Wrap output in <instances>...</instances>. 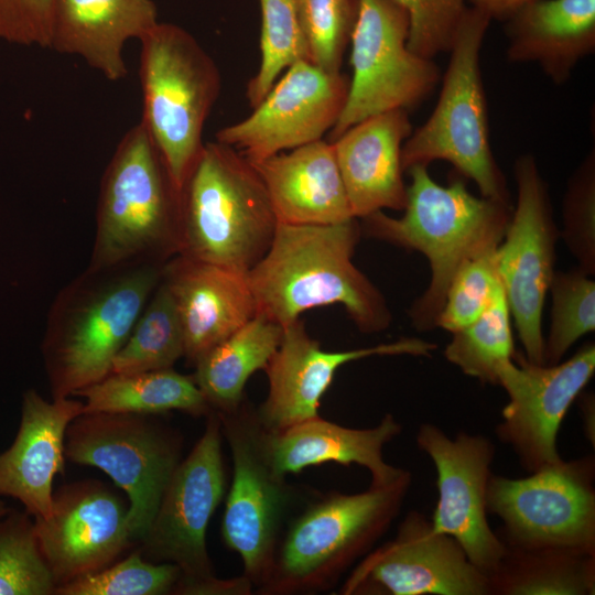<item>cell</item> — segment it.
Wrapping results in <instances>:
<instances>
[{
	"mask_svg": "<svg viewBox=\"0 0 595 595\" xmlns=\"http://www.w3.org/2000/svg\"><path fill=\"white\" fill-rule=\"evenodd\" d=\"M40 551L56 587L110 565L130 545L128 508L96 480L53 493L48 518H34Z\"/></svg>",
	"mask_w": 595,
	"mask_h": 595,
	"instance_id": "cell-19",
	"label": "cell"
},
{
	"mask_svg": "<svg viewBox=\"0 0 595 595\" xmlns=\"http://www.w3.org/2000/svg\"><path fill=\"white\" fill-rule=\"evenodd\" d=\"M505 22L507 58L538 63L558 85L595 51V0H533Z\"/></svg>",
	"mask_w": 595,
	"mask_h": 595,
	"instance_id": "cell-27",
	"label": "cell"
},
{
	"mask_svg": "<svg viewBox=\"0 0 595 595\" xmlns=\"http://www.w3.org/2000/svg\"><path fill=\"white\" fill-rule=\"evenodd\" d=\"M594 371V343L555 365H537L516 353L513 359L500 365L498 385L509 401L496 434L511 446L527 472L562 461L556 446L560 425Z\"/></svg>",
	"mask_w": 595,
	"mask_h": 595,
	"instance_id": "cell-16",
	"label": "cell"
},
{
	"mask_svg": "<svg viewBox=\"0 0 595 595\" xmlns=\"http://www.w3.org/2000/svg\"><path fill=\"white\" fill-rule=\"evenodd\" d=\"M562 237L578 268L595 271V153L592 151L569 180L563 197Z\"/></svg>",
	"mask_w": 595,
	"mask_h": 595,
	"instance_id": "cell-39",
	"label": "cell"
},
{
	"mask_svg": "<svg viewBox=\"0 0 595 595\" xmlns=\"http://www.w3.org/2000/svg\"><path fill=\"white\" fill-rule=\"evenodd\" d=\"M411 480L405 470L390 484L357 494L333 491L310 504L280 539L259 593L309 594L333 587L389 529Z\"/></svg>",
	"mask_w": 595,
	"mask_h": 595,
	"instance_id": "cell-6",
	"label": "cell"
},
{
	"mask_svg": "<svg viewBox=\"0 0 595 595\" xmlns=\"http://www.w3.org/2000/svg\"><path fill=\"white\" fill-rule=\"evenodd\" d=\"M184 336V357H199L231 335L257 313L247 275L224 267L175 255L162 267Z\"/></svg>",
	"mask_w": 595,
	"mask_h": 595,
	"instance_id": "cell-21",
	"label": "cell"
},
{
	"mask_svg": "<svg viewBox=\"0 0 595 595\" xmlns=\"http://www.w3.org/2000/svg\"><path fill=\"white\" fill-rule=\"evenodd\" d=\"M9 511L0 519V595H51L56 583L40 551L34 520Z\"/></svg>",
	"mask_w": 595,
	"mask_h": 595,
	"instance_id": "cell-34",
	"label": "cell"
},
{
	"mask_svg": "<svg viewBox=\"0 0 595 595\" xmlns=\"http://www.w3.org/2000/svg\"><path fill=\"white\" fill-rule=\"evenodd\" d=\"M282 335L283 326L257 313L198 358L193 379L213 411L230 413L240 407L248 379L267 368Z\"/></svg>",
	"mask_w": 595,
	"mask_h": 595,
	"instance_id": "cell-28",
	"label": "cell"
},
{
	"mask_svg": "<svg viewBox=\"0 0 595 595\" xmlns=\"http://www.w3.org/2000/svg\"><path fill=\"white\" fill-rule=\"evenodd\" d=\"M9 511L10 509L7 507V505L2 500H0V519L4 517Z\"/></svg>",
	"mask_w": 595,
	"mask_h": 595,
	"instance_id": "cell-44",
	"label": "cell"
},
{
	"mask_svg": "<svg viewBox=\"0 0 595 595\" xmlns=\"http://www.w3.org/2000/svg\"><path fill=\"white\" fill-rule=\"evenodd\" d=\"M349 77L310 61L290 66L245 119L221 128L216 141L261 160L323 139L339 118Z\"/></svg>",
	"mask_w": 595,
	"mask_h": 595,
	"instance_id": "cell-18",
	"label": "cell"
},
{
	"mask_svg": "<svg viewBox=\"0 0 595 595\" xmlns=\"http://www.w3.org/2000/svg\"><path fill=\"white\" fill-rule=\"evenodd\" d=\"M472 7L486 13L490 20L506 21L517 10L533 0H467Z\"/></svg>",
	"mask_w": 595,
	"mask_h": 595,
	"instance_id": "cell-42",
	"label": "cell"
},
{
	"mask_svg": "<svg viewBox=\"0 0 595 595\" xmlns=\"http://www.w3.org/2000/svg\"><path fill=\"white\" fill-rule=\"evenodd\" d=\"M489 578L495 595H591L595 591V552L506 547Z\"/></svg>",
	"mask_w": 595,
	"mask_h": 595,
	"instance_id": "cell-30",
	"label": "cell"
},
{
	"mask_svg": "<svg viewBox=\"0 0 595 595\" xmlns=\"http://www.w3.org/2000/svg\"><path fill=\"white\" fill-rule=\"evenodd\" d=\"M181 191L145 127L118 143L100 180L87 268L164 263L180 252Z\"/></svg>",
	"mask_w": 595,
	"mask_h": 595,
	"instance_id": "cell-4",
	"label": "cell"
},
{
	"mask_svg": "<svg viewBox=\"0 0 595 595\" xmlns=\"http://www.w3.org/2000/svg\"><path fill=\"white\" fill-rule=\"evenodd\" d=\"M55 0H0V41L50 48Z\"/></svg>",
	"mask_w": 595,
	"mask_h": 595,
	"instance_id": "cell-41",
	"label": "cell"
},
{
	"mask_svg": "<svg viewBox=\"0 0 595 595\" xmlns=\"http://www.w3.org/2000/svg\"><path fill=\"white\" fill-rule=\"evenodd\" d=\"M595 461H561L524 478L491 475L487 510L504 522L502 540L516 549L563 548L595 552Z\"/></svg>",
	"mask_w": 595,
	"mask_h": 595,
	"instance_id": "cell-11",
	"label": "cell"
},
{
	"mask_svg": "<svg viewBox=\"0 0 595 595\" xmlns=\"http://www.w3.org/2000/svg\"><path fill=\"white\" fill-rule=\"evenodd\" d=\"M496 249L467 261L456 272L439 314L437 327L453 334L472 323L487 307L500 283Z\"/></svg>",
	"mask_w": 595,
	"mask_h": 595,
	"instance_id": "cell-38",
	"label": "cell"
},
{
	"mask_svg": "<svg viewBox=\"0 0 595 595\" xmlns=\"http://www.w3.org/2000/svg\"><path fill=\"white\" fill-rule=\"evenodd\" d=\"M409 17L408 47L415 54L433 60L450 52L467 0H392Z\"/></svg>",
	"mask_w": 595,
	"mask_h": 595,
	"instance_id": "cell-40",
	"label": "cell"
},
{
	"mask_svg": "<svg viewBox=\"0 0 595 595\" xmlns=\"http://www.w3.org/2000/svg\"><path fill=\"white\" fill-rule=\"evenodd\" d=\"M217 414L234 465L221 537L241 558L244 575L259 588L271 570L293 493L270 462L256 409L242 402L234 412Z\"/></svg>",
	"mask_w": 595,
	"mask_h": 595,
	"instance_id": "cell-13",
	"label": "cell"
},
{
	"mask_svg": "<svg viewBox=\"0 0 595 595\" xmlns=\"http://www.w3.org/2000/svg\"><path fill=\"white\" fill-rule=\"evenodd\" d=\"M180 577L175 564L144 561L141 551H137L113 565L57 586L54 594L163 595L174 593Z\"/></svg>",
	"mask_w": 595,
	"mask_h": 595,
	"instance_id": "cell-36",
	"label": "cell"
},
{
	"mask_svg": "<svg viewBox=\"0 0 595 595\" xmlns=\"http://www.w3.org/2000/svg\"><path fill=\"white\" fill-rule=\"evenodd\" d=\"M278 225L255 167L236 149L207 142L181 188L180 252L247 274Z\"/></svg>",
	"mask_w": 595,
	"mask_h": 595,
	"instance_id": "cell-5",
	"label": "cell"
},
{
	"mask_svg": "<svg viewBox=\"0 0 595 595\" xmlns=\"http://www.w3.org/2000/svg\"><path fill=\"white\" fill-rule=\"evenodd\" d=\"M83 410L84 402L71 397L48 402L33 389L24 392L17 436L0 453V496L18 499L34 518L51 516L53 478L65 468V433Z\"/></svg>",
	"mask_w": 595,
	"mask_h": 595,
	"instance_id": "cell-22",
	"label": "cell"
},
{
	"mask_svg": "<svg viewBox=\"0 0 595 595\" xmlns=\"http://www.w3.org/2000/svg\"><path fill=\"white\" fill-rule=\"evenodd\" d=\"M342 595H490V578L451 536L411 510L393 539L353 569Z\"/></svg>",
	"mask_w": 595,
	"mask_h": 595,
	"instance_id": "cell-15",
	"label": "cell"
},
{
	"mask_svg": "<svg viewBox=\"0 0 595 595\" xmlns=\"http://www.w3.org/2000/svg\"><path fill=\"white\" fill-rule=\"evenodd\" d=\"M412 131L408 111L393 109L359 121L331 142L355 218L404 209L401 149Z\"/></svg>",
	"mask_w": 595,
	"mask_h": 595,
	"instance_id": "cell-23",
	"label": "cell"
},
{
	"mask_svg": "<svg viewBox=\"0 0 595 595\" xmlns=\"http://www.w3.org/2000/svg\"><path fill=\"white\" fill-rule=\"evenodd\" d=\"M444 355L465 375L498 385V368L515 356L511 314L501 283L482 314L453 333Z\"/></svg>",
	"mask_w": 595,
	"mask_h": 595,
	"instance_id": "cell-32",
	"label": "cell"
},
{
	"mask_svg": "<svg viewBox=\"0 0 595 595\" xmlns=\"http://www.w3.org/2000/svg\"><path fill=\"white\" fill-rule=\"evenodd\" d=\"M152 0H55L51 50L77 55L107 79L125 78L123 47L158 23Z\"/></svg>",
	"mask_w": 595,
	"mask_h": 595,
	"instance_id": "cell-26",
	"label": "cell"
},
{
	"mask_svg": "<svg viewBox=\"0 0 595 595\" xmlns=\"http://www.w3.org/2000/svg\"><path fill=\"white\" fill-rule=\"evenodd\" d=\"M261 160L260 176L278 223L332 225L351 218L333 145L323 139Z\"/></svg>",
	"mask_w": 595,
	"mask_h": 595,
	"instance_id": "cell-24",
	"label": "cell"
},
{
	"mask_svg": "<svg viewBox=\"0 0 595 595\" xmlns=\"http://www.w3.org/2000/svg\"><path fill=\"white\" fill-rule=\"evenodd\" d=\"M260 65L246 87L251 108L258 106L290 66L311 62V51L295 0H259Z\"/></svg>",
	"mask_w": 595,
	"mask_h": 595,
	"instance_id": "cell-33",
	"label": "cell"
},
{
	"mask_svg": "<svg viewBox=\"0 0 595 595\" xmlns=\"http://www.w3.org/2000/svg\"><path fill=\"white\" fill-rule=\"evenodd\" d=\"M407 204L400 218L375 212L363 219L364 232L372 238L423 253L431 280L409 314L420 331L436 327L447 289L459 268L477 256L496 249L511 216L510 204L473 195L461 178L437 184L428 166L407 170Z\"/></svg>",
	"mask_w": 595,
	"mask_h": 595,
	"instance_id": "cell-2",
	"label": "cell"
},
{
	"mask_svg": "<svg viewBox=\"0 0 595 595\" xmlns=\"http://www.w3.org/2000/svg\"><path fill=\"white\" fill-rule=\"evenodd\" d=\"M436 345L404 337L392 343L327 351L306 332L301 320L283 326L281 343L267 368L269 391L256 410L261 425L278 432L318 415L321 399L345 364L370 356H430Z\"/></svg>",
	"mask_w": 595,
	"mask_h": 595,
	"instance_id": "cell-20",
	"label": "cell"
},
{
	"mask_svg": "<svg viewBox=\"0 0 595 595\" xmlns=\"http://www.w3.org/2000/svg\"><path fill=\"white\" fill-rule=\"evenodd\" d=\"M549 291L552 309L544 365H555L577 339L595 329V282L577 267L554 272Z\"/></svg>",
	"mask_w": 595,
	"mask_h": 595,
	"instance_id": "cell-35",
	"label": "cell"
},
{
	"mask_svg": "<svg viewBox=\"0 0 595 595\" xmlns=\"http://www.w3.org/2000/svg\"><path fill=\"white\" fill-rule=\"evenodd\" d=\"M409 17L392 0H359L350 36L353 68L344 109L331 142L351 126L393 109L415 107L440 82L433 60L408 47Z\"/></svg>",
	"mask_w": 595,
	"mask_h": 595,
	"instance_id": "cell-12",
	"label": "cell"
},
{
	"mask_svg": "<svg viewBox=\"0 0 595 595\" xmlns=\"http://www.w3.org/2000/svg\"><path fill=\"white\" fill-rule=\"evenodd\" d=\"M357 218L332 225L278 223L263 257L247 272L258 313L285 326L311 309L340 304L366 334L389 327L385 296L354 264Z\"/></svg>",
	"mask_w": 595,
	"mask_h": 595,
	"instance_id": "cell-1",
	"label": "cell"
},
{
	"mask_svg": "<svg viewBox=\"0 0 595 595\" xmlns=\"http://www.w3.org/2000/svg\"><path fill=\"white\" fill-rule=\"evenodd\" d=\"M416 444L436 469L439 498L431 519L434 530L454 538L472 563L490 577L506 553L505 543L487 520L494 443L466 432L451 439L437 425L421 423Z\"/></svg>",
	"mask_w": 595,
	"mask_h": 595,
	"instance_id": "cell-17",
	"label": "cell"
},
{
	"mask_svg": "<svg viewBox=\"0 0 595 595\" xmlns=\"http://www.w3.org/2000/svg\"><path fill=\"white\" fill-rule=\"evenodd\" d=\"M85 398L83 413L158 414L180 410L208 415L213 410L193 378L172 368L137 374H110L77 391Z\"/></svg>",
	"mask_w": 595,
	"mask_h": 595,
	"instance_id": "cell-29",
	"label": "cell"
},
{
	"mask_svg": "<svg viewBox=\"0 0 595 595\" xmlns=\"http://www.w3.org/2000/svg\"><path fill=\"white\" fill-rule=\"evenodd\" d=\"M582 413L585 414L584 425H585L587 437L592 441V443H594L591 436V433L594 436V428L591 426V414L594 413L593 397L591 398V396H585L582 402Z\"/></svg>",
	"mask_w": 595,
	"mask_h": 595,
	"instance_id": "cell-43",
	"label": "cell"
},
{
	"mask_svg": "<svg viewBox=\"0 0 595 595\" xmlns=\"http://www.w3.org/2000/svg\"><path fill=\"white\" fill-rule=\"evenodd\" d=\"M517 202L496 249V268L526 358L544 365L542 310L554 275L559 231L534 158L515 163Z\"/></svg>",
	"mask_w": 595,
	"mask_h": 595,
	"instance_id": "cell-14",
	"label": "cell"
},
{
	"mask_svg": "<svg viewBox=\"0 0 595 595\" xmlns=\"http://www.w3.org/2000/svg\"><path fill=\"white\" fill-rule=\"evenodd\" d=\"M221 435L219 415L212 411L203 435L174 469L141 540L145 556L178 566L175 594L247 595L252 591L245 575L217 578L206 545L209 520L225 493Z\"/></svg>",
	"mask_w": 595,
	"mask_h": 595,
	"instance_id": "cell-9",
	"label": "cell"
},
{
	"mask_svg": "<svg viewBox=\"0 0 595 595\" xmlns=\"http://www.w3.org/2000/svg\"><path fill=\"white\" fill-rule=\"evenodd\" d=\"M184 336L173 298L160 280L128 339L113 358L110 374L169 369L184 356Z\"/></svg>",
	"mask_w": 595,
	"mask_h": 595,
	"instance_id": "cell-31",
	"label": "cell"
},
{
	"mask_svg": "<svg viewBox=\"0 0 595 595\" xmlns=\"http://www.w3.org/2000/svg\"><path fill=\"white\" fill-rule=\"evenodd\" d=\"M141 123L181 191L203 147V129L220 94V73L182 26L158 22L140 40Z\"/></svg>",
	"mask_w": 595,
	"mask_h": 595,
	"instance_id": "cell-8",
	"label": "cell"
},
{
	"mask_svg": "<svg viewBox=\"0 0 595 595\" xmlns=\"http://www.w3.org/2000/svg\"><path fill=\"white\" fill-rule=\"evenodd\" d=\"M306 34L311 62L331 72H340L356 23L359 0H295Z\"/></svg>",
	"mask_w": 595,
	"mask_h": 595,
	"instance_id": "cell-37",
	"label": "cell"
},
{
	"mask_svg": "<svg viewBox=\"0 0 595 595\" xmlns=\"http://www.w3.org/2000/svg\"><path fill=\"white\" fill-rule=\"evenodd\" d=\"M490 18L467 7L443 75L442 89L429 119L412 131L401 149L402 170L450 162L474 181L483 197L509 203L506 178L489 142L488 110L479 54Z\"/></svg>",
	"mask_w": 595,
	"mask_h": 595,
	"instance_id": "cell-7",
	"label": "cell"
},
{
	"mask_svg": "<svg viewBox=\"0 0 595 595\" xmlns=\"http://www.w3.org/2000/svg\"><path fill=\"white\" fill-rule=\"evenodd\" d=\"M164 263L86 268L55 296L42 342L52 399L111 372L115 356L161 280Z\"/></svg>",
	"mask_w": 595,
	"mask_h": 595,
	"instance_id": "cell-3",
	"label": "cell"
},
{
	"mask_svg": "<svg viewBox=\"0 0 595 595\" xmlns=\"http://www.w3.org/2000/svg\"><path fill=\"white\" fill-rule=\"evenodd\" d=\"M64 454L104 470L127 494L130 536L141 541L181 462V441L152 414L80 413L67 426Z\"/></svg>",
	"mask_w": 595,
	"mask_h": 595,
	"instance_id": "cell-10",
	"label": "cell"
},
{
	"mask_svg": "<svg viewBox=\"0 0 595 595\" xmlns=\"http://www.w3.org/2000/svg\"><path fill=\"white\" fill-rule=\"evenodd\" d=\"M401 424L387 413L378 425L350 429L318 415L278 432L266 430V446L274 470L281 476L334 462L357 464L369 470L371 485L394 482L405 469L383 459L382 450L401 433Z\"/></svg>",
	"mask_w": 595,
	"mask_h": 595,
	"instance_id": "cell-25",
	"label": "cell"
}]
</instances>
